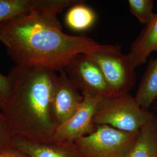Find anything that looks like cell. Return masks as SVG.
Returning a JSON list of instances; mask_svg holds the SVG:
<instances>
[{
    "mask_svg": "<svg viewBox=\"0 0 157 157\" xmlns=\"http://www.w3.org/2000/svg\"><path fill=\"white\" fill-rule=\"evenodd\" d=\"M0 157H29L17 148L4 150L0 152Z\"/></svg>",
    "mask_w": 157,
    "mask_h": 157,
    "instance_id": "18",
    "label": "cell"
},
{
    "mask_svg": "<svg viewBox=\"0 0 157 157\" xmlns=\"http://www.w3.org/2000/svg\"><path fill=\"white\" fill-rule=\"evenodd\" d=\"M56 74L51 102L52 121L56 128L65 123L78 110L83 100L78 89L62 70Z\"/></svg>",
    "mask_w": 157,
    "mask_h": 157,
    "instance_id": "8",
    "label": "cell"
},
{
    "mask_svg": "<svg viewBox=\"0 0 157 157\" xmlns=\"http://www.w3.org/2000/svg\"><path fill=\"white\" fill-rule=\"evenodd\" d=\"M56 74L40 67L15 65L11 69V91L0 111L16 136L35 143L53 141L56 127L51 102Z\"/></svg>",
    "mask_w": 157,
    "mask_h": 157,
    "instance_id": "2",
    "label": "cell"
},
{
    "mask_svg": "<svg viewBox=\"0 0 157 157\" xmlns=\"http://www.w3.org/2000/svg\"><path fill=\"white\" fill-rule=\"evenodd\" d=\"M2 150H2V148H0V152L1 151H2Z\"/></svg>",
    "mask_w": 157,
    "mask_h": 157,
    "instance_id": "19",
    "label": "cell"
},
{
    "mask_svg": "<svg viewBox=\"0 0 157 157\" xmlns=\"http://www.w3.org/2000/svg\"><path fill=\"white\" fill-rule=\"evenodd\" d=\"M129 10L138 21L145 26L151 22L155 16L153 11L154 1L152 0H129Z\"/></svg>",
    "mask_w": 157,
    "mask_h": 157,
    "instance_id": "15",
    "label": "cell"
},
{
    "mask_svg": "<svg viewBox=\"0 0 157 157\" xmlns=\"http://www.w3.org/2000/svg\"><path fill=\"white\" fill-rule=\"evenodd\" d=\"M16 137L6 118L0 111V148L2 150L15 148Z\"/></svg>",
    "mask_w": 157,
    "mask_h": 157,
    "instance_id": "16",
    "label": "cell"
},
{
    "mask_svg": "<svg viewBox=\"0 0 157 157\" xmlns=\"http://www.w3.org/2000/svg\"><path fill=\"white\" fill-rule=\"evenodd\" d=\"M155 51H157V13L132 43L128 56L136 69L146 63Z\"/></svg>",
    "mask_w": 157,
    "mask_h": 157,
    "instance_id": "11",
    "label": "cell"
},
{
    "mask_svg": "<svg viewBox=\"0 0 157 157\" xmlns=\"http://www.w3.org/2000/svg\"><path fill=\"white\" fill-rule=\"evenodd\" d=\"M137 134L105 124L96 125L92 133L74 143L84 157H128Z\"/></svg>",
    "mask_w": 157,
    "mask_h": 157,
    "instance_id": "4",
    "label": "cell"
},
{
    "mask_svg": "<svg viewBox=\"0 0 157 157\" xmlns=\"http://www.w3.org/2000/svg\"><path fill=\"white\" fill-rule=\"evenodd\" d=\"M58 13L35 12L0 23V42L15 65L59 72L80 54L121 50L84 36L62 32Z\"/></svg>",
    "mask_w": 157,
    "mask_h": 157,
    "instance_id": "1",
    "label": "cell"
},
{
    "mask_svg": "<svg viewBox=\"0 0 157 157\" xmlns=\"http://www.w3.org/2000/svg\"><path fill=\"white\" fill-rule=\"evenodd\" d=\"M82 94L83 100L81 105L69 119L56 128L53 141L75 142L95 130L94 116L97 107L104 96L90 93Z\"/></svg>",
    "mask_w": 157,
    "mask_h": 157,
    "instance_id": "7",
    "label": "cell"
},
{
    "mask_svg": "<svg viewBox=\"0 0 157 157\" xmlns=\"http://www.w3.org/2000/svg\"><path fill=\"white\" fill-rule=\"evenodd\" d=\"M135 98L146 110H148L152 104L157 100V56L148 63Z\"/></svg>",
    "mask_w": 157,
    "mask_h": 157,
    "instance_id": "12",
    "label": "cell"
},
{
    "mask_svg": "<svg viewBox=\"0 0 157 157\" xmlns=\"http://www.w3.org/2000/svg\"><path fill=\"white\" fill-rule=\"evenodd\" d=\"M11 89V83L9 76H4L0 73V107L10 94Z\"/></svg>",
    "mask_w": 157,
    "mask_h": 157,
    "instance_id": "17",
    "label": "cell"
},
{
    "mask_svg": "<svg viewBox=\"0 0 157 157\" xmlns=\"http://www.w3.org/2000/svg\"><path fill=\"white\" fill-rule=\"evenodd\" d=\"M15 147L29 157H84L74 142L35 143L17 136Z\"/></svg>",
    "mask_w": 157,
    "mask_h": 157,
    "instance_id": "10",
    "label": "cell"
},
{
    "mask_svg": "<svg viewBox=\"0 0 157 157\" xmlns=\"http://www.w3.org/2000/svg\"><path fill=\"white\" fill-rule=\"evenodd\" d=\"M128 157H157V120L141 128Z\"/></svg>",
    "mask_w": 157,
    "mask_h": 157,
    "instance_id": "13",
    "label": "cell"
},
{
    "mask_svg": "<svg viewBox=\"0 0 157 157\" xmlns=\"http://www.w3.org/2000/svg\"><path fill=\"white\" fill-rule=\"evenodd\" d=\"M80 0H0V23L35 12L59 13Z\"/></svg>",
    "mask_w": 157,
    "mask_h": 157,
    "instance_id": "9",
    "label": "cell"
},
{
    "mask_svg": "<svg viewBox=\"0 0 157 157\" xmlns=\"http://www.w3.org/2000/svg\"><path fill=\"white\" fill-rule=\"evenodd\" d=\"M155 120L157 117L153 113L143 108L135 97L126 92L104 96L96 108L93 122L138 133L145 124Z\"/></svg>",
    "mask_w": 157,
    "mask_h": 157,
    "instance_id": "3",
    "label": "cell"
},
{
    "mask_svg": "<svg viewBox=\"0 0 157 157\" xmlns=\"http://www.w3.org/2000/svg\"><path fill=\"white\" fill-rule=\"evenodd\" d=\"M84 1L70 7L66 15L65 22L68 28L76 32H83L93 26L96 21V14Z\"/></svg>",
    "mask_w": 157,
    "mask_h": 157,
    "instance_id": "14",
    "label": "cell"
},
{
    "mask_svg": "<svg viewBox=\"0 0 157 157\" xmlns=\"http://www.w3.org/2000/svg\"><path fill=\"white\" fill-rule=\"evenodd\" d=\"M101 69L111 94L129 92L136 83L135 68L121 50L98 51L86 54Z\"/></svg>",
    "mask_w": 157,
    "mask_h": 157,
    "instance_id": "5",
    "label": "cell"
},
{
    "mask_svg": "<svg viewBox=\"0 0 157 157\" xmlns=\"http://www.w3.org/2000/svg\"><path fill=\"white\" fill-rule=\"evenodd\" d=\"M63 70L82 94H111L101 69L86 54L75 56Z\"/></svg>",
    "mask_w": 157,
    "mask_h": 157,
    "instance_id": "6",
    "label": "cell"
}]
</instances>
